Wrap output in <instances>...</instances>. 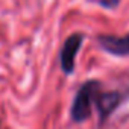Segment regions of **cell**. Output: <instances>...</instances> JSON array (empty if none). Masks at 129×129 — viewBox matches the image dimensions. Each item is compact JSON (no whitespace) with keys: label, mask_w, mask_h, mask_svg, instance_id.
<instances>
[{"label":"cell","mask_w":129,"mask_h":129,"mask_svg":"<svg viewBox=\"0 0 129 129\" xmlns=\"http://www.w3.org/2000/svg\"><path fill=\"white\" fill-rule=\"evenodd\" d=\"M100 90V82L96 79L87 81L85 84L81 85V88L78 90L72 108H70V117L73 121L76 123H82L87 118H90L91 111H93V105H94V99L96 94Z\"/></svg>","instance_id":"6da1fadb"},{"label":"cell","mask_w":129,"mask_h":129,"mask_svg":"<svg viewBox=\"0 0 129 129\" xmlns=\"http://www.w3.org/2000/svg\"><path fill=\"white\" fill-rule=\"evenodd\" d=\"M82 41H84L82 34H72L62 43V47H61V52H59V66H61V70L66 75H72L75 72L76 56L79 53Z\"/></svg>","instance_id":"7a4b0ae2"},{"label":"cell","mask_w":129,"mask_h":129,"mask_svg":"<svg viewBox=\"0 0 129 129\" xmlns=\"http://www.w3.org/2000/svg\"><path fill=\"white\" fill-rule=\"evenodd\" d=\"M97 43L102 50L114 56H129V34L123 37L99 35Z\"/></svg>","instance_id":"3957f363"},{"label":"cell","mask_w":129,"mask_h":129,"mask_svg":"<svg viewBox=\"0 0 129 129\" xmlns=\"http://www.w3.org/2000/svg\"><path fill=\"white\" fill-rule=\"evenodd\" d=\"M120 99H121V96L118 93H115V91H112V93H97L96 94L94 105L97 106L100 123H103L114 112V109L120 103Z\"/></svg>","instance_id":"277c9868"}]
</instances>
